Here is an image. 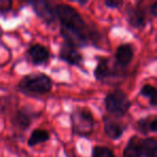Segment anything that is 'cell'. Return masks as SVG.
Returning <instances> with one entry per match:
<instances>
[{
	"mask_svg": "<svg viewBox=\"0 0 157 157\" xmlns=\"http://www.w3.org/2000/svg\"><path fill=\"white\" fill-rule=\"evenodd\" d=\"M55 14L60 22V33L65 43L75 48L87 45L88 29L81 14L73 7L65 3L55 7Z\"/></svg>",
	"mask_w": 157,
	"mask_h": 157,
	"instance_id": "6da1fadb",
	"label": "cell"
},
{
	"mask_svg": "<svg viewBox=\"0 0 157 157\" xmlns=\"http://www.w3.org/2000/svg\"><path fill=\"white\" fill-rule=\"evenodd\" d=\"M52 80L44 73H30L25 75L18 83V90L27 96H41L52 90Z\"/></svg>",
	"mask_w": 157,
	"mask_h": 157,
	"instance_id": "7a4b0ae2",
	"label": "cell"
},
{
	"mask_svg": "<svg viewBox=\"0 0 157 157\" xmlns=\"http://www.w3.org/2000/svg\"><path fill=\"white\" fill-rule=\"evenodd\" d=\"M71 129L74 135L88 137L93 132L95 118L90 110L86 108H78L70 115Z\"/></svg>",
	"mask_w": 157,
	"mask_h": 157,
	"instance_id": "3957f363",
	"label": "cell"
},
{
	"mask_svg": "<svg viewBox=\"0 0 157 157\" xmlns=\"http://www.w3.org/2000/svg\"><path fill=\"white\" fill-rule=\"evenodd\" d=\"M105 107L110 114L123 117L130 109L131 101L122 90H114L105 96Z\"/></svg>",
	"mask_w": 157,
	"mask_h": 157,
	"instance_id": "277c9868",
	"label": "cell"
},
{
	"mask_svg": "<svg viewBox=\"0 0 157 157\" xmlns=\"http://www.w3.org/2000/svg\"><path fill=\"white\" fill-rule=\"evenodd\" d=\"M29 5L33 7V12L37 14V16L42 20L46 24H52L55 22L56 18V14H55V8L51 5L48 1H42V0H38V1H33L29 2Z\"/></svg>",
	"mask_w": 157,
	"mask_h": 157,
	"instance_id": "5b68a950",
	"label": "cell"
},
{
	"mask_svg": "<svg viewBox=\"0 0 157 157\" xmlns=\"http://www.w3.org/2000/svg\"><path fill=\"white\" fill-rule=\"evenodd\" d=\"M59 58L71 66H80L83 63V56L75 48L63 43L59 51Z\"/></svg>",
	"mask_w": 157,
	"mask_h": 157,
	"instance_id": "8992f818",
	"label": "cell"
},
{
	"mask_svg": "<svg viewBox=\"0 0 157 157\" xmlns=\"http://www.w3.org/2000/svg\"><path fill=\"white\" fill-rule=\"evenodd\" d=\"M37 116V114L35 113V111H31L29 108L25 107L20 109L15 113L13 118V124L17 127L20 130L25 131L26 129H28L30 127L33 121L35 120V117Z\"/></svg>",
	"mask_w": 157,
	"mask_h": 157,
	"instance_id": "52a82bcc",
	"label": "cell"
},
{
	"mask_svg": "<svg viewBox=\"0 0 157 157\" xmlns=\"http://www.w3.org/2000/svg\"><path fill=\"white\" fill-rule=\"evenodd\" d=\"M27 56L33 65L39 66L48 63L50 58V52L45 46L37 43L31 45L27 50Z\"/></svg>",
	"mask_w": 157,
	"mask_h": 157,
	"instance_id": "ba28073f",
	"label": "cell"
},
{
	"mask_svg": "<svg viewBox=\"0 0 157 157\" xmlns=\"http://www.w3.org/2000/svg\"><path fill=\"white\" fill-rule=\"evenodd\" d=\"M133 59V48L131 44L124 43L117 48L115 53L116 63L121 67H127Z\"/></svg>",
	"mask_w": 157,
	"mask_h": 157,
	"instance_id": "9c48e42d",
	"label": "cell"
},
{
	"mask_svg": "<svg viewBox=\"0 0 157 157\" xmlns=\"http://www.w3.org/2000/svg\"><path fill=\"white\" fill-rule=\"evenodd\" d=\"M127 13V21H128L129 25L133 28H143L145 25V14H144L143 10L140 8L130 7L128 6L126 10Z\"/></svg>",
	"mask_w": 157,
	"mask_h": 157,
	"instance_id": "30bf717a",
	"label": "cell"
},
{
	"mask_svg": "<svg viewBox=\"0 0 157 157\" xmlns=\"http://www.w3.org/2000/svg\"><path fill=\"white\" fill-rule=\"evenodd\" d=\"M126 127L118 122L111 120L109 117L105 118V133L111 140H118L125 132Z\"/></svg>",
	"mask_w": 157,
	"mask_h": 157,
	"instance_id": "8fae6325",
	"label": "cell"
},
{
	"mask_svg": "<svg viewBox=\"0 0 157 157\" xmlns=\"http://www.w3.org/2000/svg\"><path fill=\"white\" fill-rule=\"evenodd\" d=\"M113 75V71H112L111 67L109 63V58L105 57H100L97 63L96 68L94 70V76L98 81H105V78L109 76Z\"/></svg>",
	"mask_w": 157,
	"mask_h": 157,
	"instance_id": "7c38bea8",
	"label": "cell"
},
{
	"mask_svg": "<svg viewBox=\"0 0 157 157\" xmlns=\"http://www.w3.org/2000/svg\"><path fill=\"white\" fill-rule=\"evenodd\" d=\"M123 157H143L141 151V140L138 137H132L127 142L123 152Z\"/></svg>",
	"mask_w": 157,
	"mask_h": 157,
	"instance_id": "4fadbf2b",
	"label": "cell"
},
{
	"mask_svg": "<svg viewBox=\"0 0 157 157\" xmlns=\"http://www.w3.org/2000/svg\"><path fill=\"white\" fill-rule=\"evenodd\" d=\"M48 140H50V133H48V131H46L45 129L37 128L29 136L27 144L30 147H35V146L39 145V144L45 143Z\"/></svg>",
	"mask_w": 157,
	"mask_h": 157,
	"instance_id": "5bb4252c",
	"label": "cell"
},
{
	"mask_svg": "<svg viewBox=\"0 0 157 157\" xmlns=\"http://www.w3.org/2000/svg\"><path fill=\"white\" fill-rule=\"evenodd\" d=\"M156 117L150 116V117L140 118L137 122V129L142 135H148L150 132H156Z\"/></svg>",
	"mask_w": 157,
	"mask_h": 157,
	"instance_id": "9a60e30c",
	"label": "cell"
},
{
	"mask_svg": "<svg viewBox=\"0 0 157 157\" xmlns=\"http://www.w3.org/2000/svg\"><path fill=\"white\" fill-rule=\"evenodd\" d=\"M141 151L143 157H156L157 141L155 138H145L141 140Z\"/></svg>",
	"mask_w": 157,
	"mask_h": 157,
	"instance_id": "2e32d148",
	"label": "cell"
},
{
	"mask_svg": "<svg viewBox=\"0 0 157 157\" xmlns=\"http://www.w3.org/2000/svg\"><path fill=\"white\" fill-rule=\"evenodd\" d=\"M140 95L144 98H146L152 107H156L157 103V90L151 84H145L140 90Z\"/></svg>",
	"mask_w": 157,
	"mask_h": 157,
	"instance_id": "e0dca14e",
	"label": "cell"
},
{
	"mask_svg": "<svg viewBox=\"0 0 157 157\" xmlns=\"http://www.w3.org/2000/svg\"><path fill=\"white\" fill-rule=\"evenodd\" d=\"M92 157H115L113 151L107 146L96 145L93 147Z\"/></svg>",
	"mask_w": 157,
	"mask_h": 157,
	"instance_id": "ac0fdd59",
	"label": "cell"
},
{
	"mask_svg": "<svg viewBox=\"0 0 157 157\" xmlns=\"http://www.w3.org/2000/svg\"><path fill=\"white\" fill-rule=\"evenodd\" d=\"M12 2L11 1H0V13H7L11 11Z\"/></svg>",
	"mask_w": 157,
	"mask_h": 157,
	"instance_id": "d6986e66",
	"label": "cell"
},
{
	"mask_svg": "<svg viewBox=\"0 0 157 157\" xmlns=\"http://www.w3.org/2000/svg\"><path fill=\"white\" fill-rule=\"evenodd\" d=\"M122 5V1H115V0H105V6L109 8V9H117Z\"/></svg>",
	"mask_w": 157,
	"mask_h": 157,
	"instance_id": "ffe728a7",
	"label": "cell"
},
{
	"mask_svg": "<svg viewBox=\"0 0 157 157\" xmlns=\"http://www.w3.org/2000/svg\"><path fill=\"white\" fill-rule=\"evenodd\" d=\"M150 12L154 17H156L157 16V2L152 3V6H151V8H150Z\"/></svg>",
	"mask_w": 157,
	"mask_h": 157,
	"instance_id": "44dd1931",
	"label": "cell"
},
{
	"mask_svg": "<svg viewBox=\"0 0 157 157\" xmlns=\"http://www.w3.org/2000/svg\"><path fill=\"white\" fill-rule=\"evenodd\" d=\"M88 1H78V5H82V6H84V5H86V3H87Z\"/></svg>",
	"mask_w": 157,
	"mask_h": 157,
	"instance_id": "7402d4cb",
	"label": "cell"
}]
</instances>
